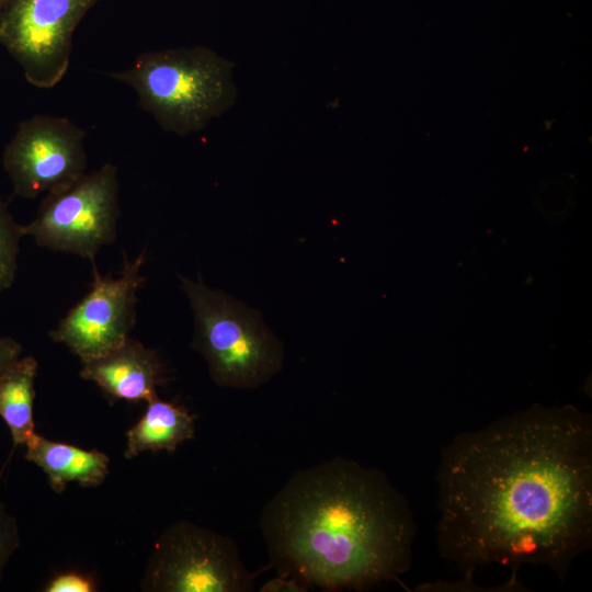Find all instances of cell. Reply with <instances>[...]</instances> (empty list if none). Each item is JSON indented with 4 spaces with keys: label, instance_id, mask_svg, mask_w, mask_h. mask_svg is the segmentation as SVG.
Returning a JSON list of instances; mask_svg holds the SVG:
<instances>
[{
    "label": "cell",
    "instance_id": "1",
    "mask_svg": "<svg viewBox=\"0 0 592 592\" xmlns=\"http://www.w3.org/2000/svg\"><path fill=\"white\" fill-rule=\"evenodd\" d=\"M440 554L479 566H545L563 579L592 539V420L533 406L463 432L436 474Z\"/></svg>",
    "mask_w": 592,
    "mask_h": 592
},
{
    "label": "cell",
    "instance_id": "2",
    "mask_svg": "<svg viewBox=\"0 0 592 592\" xmlns=\"http://www.w3.org/2000/svg\"><path fill=\"white\" fill-rule=\"evenodd\" d=\"M260 530L278 576L326 591L398 579L415 537L412 511L387 476L343 457L294 473L264 505Z\"/></svg>",
    "mask_w": 592,
    "mask_h": 592
},
{
    "label": "cell",
    "instance_id": "3",
    "mask_svg": "<svg viewBox=\"0 0 592 592\" xmlns=\"http://www.w3.org/2000/svg\"><path fill=\"white\" fill-rule=\"evenodd\" d=\"M234 64L203 47L150 50L109 76L130 87L138 105L168 133L186 136L232 106Z\"/></svg>",
    "mask_w": 592,
    "mask_h": 592
},
{
    "label": "cell",
    "instance_id": "4",
    "mask_svg": "<svg viewBox=\"0 0 592 592\" xmlns=\"http://www.w3.org/2000/svg\"><path fill=\"white\" fill-rule=\"evenodd\" d=\"M182 288L195 319L193 348L207 362L217 385L255 387L280 371V343L250 312L201 280L182 278Z\"/></svg>",
    "mask_w": 592,
    "mask_h": 592
},
{
    "label": "cell",
    "instance_id": "5",
    "mask_svg": "<svg viewBox=\"0 0 592 592\" xmlns=\"http://www.w3.org/2000/svg\"><path fill=\"white\" fill-rule=\"evenodd\" d=\"M117 168L105 163L75 182L47 193L24 236L42 248L76 254L92 264L98 252L117 237L119 219Z\"/></svg>",
    "mask_w": 592,
    "mask_h": 592
},
{
    "label": "cell",
    "instance_id": "6",
    "mask_svg": "<svg viewBox=\"0 0 592 592\" xmlns=\"http://www.w3.org/2000/svg\"><path fill=\"white\" fill-rule=\"evenodd\" d=\"M141 590L249 592L254 590V574L230 537L180 521L167 527L155 543Z\"/></svg>",
    "mask_w": 592,
    "mask_h": 592
},
{
    "label": "cell",
    "instance_id": "7",
    "mask_svg": "<svg viewBox=\"0 0 592 592\" xmlns=\"http://www.w3.org/2000/svg\"><path fill=\"white\" fill-rule=\"evenodd\" d=\"M100 0H7L0 11V45L29 83L49 89L67 73L73 33Z\"/></svg>",
    "mask_w": 592,
    "mask_h": 592
},
{
    "label": "cell",
    "instance_id": "8",
    "mask_svg": "<svg viewBox=\"0 0 592 592\" xmlns=\"http://www.w3.org/2000/svg\"><path fill=\"white\" fill-rule=\"evenodd\" d=\"M123 258L116 277L102 275L93 263L90 289L48 332L54 342L67 346L81 363L118 348L135 327L137 292L146 280L140 274L146 252L134 260L124 252Z\"/></svg>",
    "mask_w": 592,
    "mask_h": 592
},
{
    "label": "cell",
    "instance_id": "9",
    "mask_svg": "<svg viewBox=\"0 0 592 592\" xmlns=\"http://www.w3.org/2000/svg\"><path fill=\"white\" fill-rule=\"evenodd\" d=\"M86 132L66 117L35 115L22 121L2 155L15 195L33 200L86 173Z\"/></svg>",
    "mask_w": 592,
    "mask_h": 592
},
{
    "label": "cell",
    "instance_id": "10",
    "mask_svg": "<svg viewBox=\"0 0 592 592\" xmlns=\"http://www.w3.org/2000/svg\"><path fill=\"white\" fill-rule=\"evenodd\" d=\"M80 377L93 382L111 401L149 402L158 397L166 369L156 350L128 338L113 351L82 362Z\"/></svg>",
    "mask_w": 592,
    "mask_h": 592
},
{
    "label": "cell",
    "instance_id": "11",
    "mask_svg": "<svg viewBox=\"0 0 592 592\" xmlns=\"http://www.w3.org/2000/svg\"><path fill=\"white\" fill-rule=\"evenodd\" d=\"M25 447V458L42 468L57 493L70 482L81 487L99 486L109 475L110 458L98 449L54 442L39 434H35Z\"/></svg>",
    "mask_w": 592,
    "mask_h": 592
},
{
    "label": "cell",
    "instance_id": "12",
    "mask_svg": "<svg viewBox=\"0 0 592 592\" xmlns=\"http://www.w3.org/2000/svg\"><path fill=\"white\" fill-rule=\"evenodd\" d=\"M147 403L141 418L126 433L124 456L127 459L146 451L173 452L178 445L194 436L195 415L183 406L159 397Z\"/></svg>",
    "mask_w": 592,
    "mask_h": 592
},
{
    "label": "cell",
    "instance_id": "13",
    "mask_svg": "<svg viewBox=\"0 0 592 592\" xmlns=\"http://www.w3.org/2000/svg\"><path fill=\"white\" fill-rule=\"evenodd\" d=\"M37 369L33 356H20L0 373V417L10 430L13 447L26 445L36 434L33 406Z\"/></svg>",
    "mask_w": 592,
    "mask_h": 592
},
{
    "label": "cell",
    "instance_id": "14",
    "mask_svg": "<svg viewBox=\"0 0 592 592\" xmlns=\"http://www.w3.org/2000/svg\"><path fill=\"white\" fill-rule=\"evenodd\" d=\"M23 225L16 223L7 204L0 198V293L10 288L18 271Z\"/></svg>",
    "mask_w": 592,
    "mask_h": 592
},
{
    "label": "cell",
    "instance_id": "15",
    "mask_svg": "<svg viewBox=\"0 0 592 592\" xmlns=\"http://www.w3.org/2000/svg\"><path fill=\"white\" fill-rule=\"evenodd\" d=\"M7 463L0 470V480ZM19 546L20 535L16 521L7 512L3 502L0 501V582L2 580V573L8 560L19 548Z\"/></svg>",
    "mask_w": 592,
    "mask_h": 592
},
{
    "label": "cell",
    "instance_id": "16",
    "mask_svg": "<svg viewBox=\"0 0 592 592\" xmlns=\"http://www.w3.org/2000/svg\"><path fill=\"white\" fill-rule=\"evenodd\" d=\"M44 591L46 592H91L95 591L92 579L77 573L66 572L52 579Z\"/></svg>",
    "mask_w": 592,
    "mask_h": 592
},
{
    "label": "cell",
    "instance_id": "17",
    "mask_svg": "<svg viewBox=\"0 0 592 592\" xmlns=\"http://www.w3.org/2000/svg\"><path fill=\"white\" fill-rule=\"evenodd\" d=\"M307 590L308 588L297 579L282 576L266 581L260 589L261 592H304Z\"/></svg>",
    "mask_w": 592,
    "mask_h": 592
},
{
    "label": "cell",
    "instance_id": "18",
    "mask_svg": "<svg viewBox=\"0 0 592 592\" xmlns=\"http://www.w3.org/2000/svg\"><path fill=\"white\" fill-rule=\"evenodd\" d=\"M23 348L19 341L10 337L0 338V373L21 356Z\"/></svg>",
    "mask_w": 592,
    "mask_h": 592
},
{
    "label": "cell",
    "instance_id": "19",
    "mask_svg": "<svg viewBox=\"0 0 592 592\" xmlns=\"http://www.w3.org/2000/svg\"><path fill=\"white\" fill-rule=\"evenodd\" d=\"M5 2H7V0H0V11L2 10Z\"/></svg>",
    "mask_w": 592,
    "mask_h": 592
}]
</instances>
